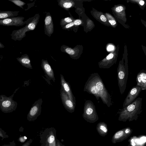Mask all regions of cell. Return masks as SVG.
Segmentation results:
<instances>
[{
    "mask_svg": "<svg viewBox=\"0 0 146 146\" xmlns=\"http://www.w3.org/2000/svg\"><path fill=\"white\" fill-rule=\"evenodd\" d=\"M141 90V88L137 86L132 88L129 90L123 103V108L131 104L137 98Z\"/></svg>",
    "mask_w": 146,
    "mask_h": 146,
    "instance_id": "9",
    "label": "cell"
},
{
    "mask_svg": "<svg viewBox=\"0 0 146 146\" xmlns=\"http://www.w3.org/2000/svg\"><path fill=\"white\" fill-rule=\"evenodd\" d=\"M131 143H132V145L133 146H135V143L134 142V141L133 139H132V140H131Z\"/></svg>",
    "mask_w": 146,
    "mask_h": 146,
    "instance_id": "37",
    "label": "cell"
},
{
    "mask_svg": "<svg viewBox=\"0 0 146 146\" xmlns=\"http://www.w3.org/2000/svg\"><path fill=\"white\" fill-rule=\"evenodd\" d=\"M123 10V7L121 6H119L116 8L115 11L117 12H120Z\"/></svg>",
    "mask_w": 146,
    "mask_h": 146,
    "instance_id": "29",
    "label": "cell"
},
{
    "mask_svg": "<svg viewBox=\"0 0 146 146\" xmlns=\"http://www.w3.org/2000/svg\"><path fill=\"white\" fill-rule=\"evenodd\" d=\"M113 56L114 55L113 54L110 53L106 57V60H110L113 58Z\"/></svg>",
    "mask_w": 146,
    "mask_h": 146,
    "instance_id": "28",
    "label": "cell"
},
{
    "mask_svg": "<svg viewBox=\"0 0 146 146\" xmlns=\"http://www.w3.org/2000/svg\"><path fill=\"white\" fill-rule=\"evenodd\" d=\"M136 82V86L140 87L142 90H146V71L145 70H141L137 74Z\"/></svg>",
    "mask_w": 146,
    "mask_h": 146,
    "instance_id": "16",
    "label": "cell"
},
{
    "mask_svg": "<svg viewBox=\"0 0 146 146\" xmlns=\"http://www.w3.org/2000/svg\"><path fill=\"white\" fill-rule=\"evenodd\" d=\"M23 17H15L0 19V25L4 26H20L26 24V21H23Z\"/></svg>",
    "mask_w": 146,
    "mask_h": 146,
    "instance_id": "8",
    "label": "cell"
},
{
    "mask_svg": "<svg viewBox=\"0 0 146 146\" xmlns=\"http://www.w3.org/2000/svg\"><path fill=\"white\" fill-rule=\"evenodd\" d=\"M56 131L54 127L47 128L39 134L41 146H57Z\"/></svg>",
    "mask_w": 146,
    "mask_h": 146,
    "instance_id": "3",
    "label": "cell"
},
{
    "mask_svg": "<svg viewBox=\"0 0 146 146\" xmlns=\"http://www.w3.org/2000/svg\"><path fill=\"white\" fill-rule=\"evenodd\" d=\"M58 5L64 9L68 11L74 6L75 3L72 0H61L58 1Z\"/></svg>",
    "mask_w": 146,
    "mask_h": 146,
    "instance_id": "18",
    "label": "cell"
},
{
    "mask_svg": "<svg viewBox=\"0 0 146 146\" xmlns=\"http://www.w3.org/2000/svg\"><path fill=\"white\" fill-rule=\"evenodd\" d=\"M75 19L73 17L71 16L62 19L60 21V25L62 27L73 21Z\"/></svg>",
    "mask_w": 146,
    "mask_h": 146,
    "instance_id": "20",
    "label": "cell"
},
{
    "mask_svg": "<svg viewBox=\"0 0 146 146\" xmlns=\"http://www.w3.org/2000/svg\"><path fill=\"white\" fill-rule=\"evenodd\" d=\"M15 142L14 140L9 142V143L8 144H4L2 146H12L13 143Z\"/></svg>",
    "mask_w": 146,
    "mask_h": 146,
    "instance_id": "34",
    "label": "cell"
},
{
    "mask_svg": "<svg viewBox=\"0 0 146 146\" xmlns=\"http://www.w3.org/2000/svg\"><path fill=\"white\" fill-rule=\"evenodd\" d=\"M33 140L30 139L29 140L23 144L21 146H30L31 144L33 142Z\"/></svg>",
    "mask_w": 146,
    "mask_h": 146,
    "instance_id": "27",
    "label": "cell"
},
{
    "mask_svg": "<svg viewBox=\"0 0 146 146\" xmlns=\"http://www.w3.org/2000/svg\"><path fill=\"white\" fill-rule=\"evenodd\" d=\"M118 84L120 94L122 95L126 87L128 71L127 66L119 65L117 69Z\"/></svg>",
    "mask_w": 146,
    "mask_h": 146,
    "instance_id": "6",
    "label": "cell"
},
{
    "mask_svg": "<svg viewBox=\"0 0 146 146\" xmlns=\"http://www.w3.org/2000/svg\"><path fill=\"white\" fill-rule=\"evenodd\" d=\"M16 59L22 66L31 69H33L30 59L27 54L22 55L21 57L17 58Z\"/></svg>",
    "mask_w": 146,
    "mask_h": 146,
    "instance_id": "17",
    "label": "cell"
},
{
    "mask_svg": "<svg viewBox=\"0 0 146 146\" xmlns=\"http://www.w3.org/2000/svg\"><path fill=\"white\" fill-rule=\"evenodd\" d=\"M1 11V10H0V11Z\"/></svg>",
    "mask_w": 146,
    "mask_h": 146,
    "instance_id": "42",
    "label": "cell"
},
{
    "mask_svg": "<svg viewBox=\"0 0 146 146\" xmlns=\"http://www.w3.org/2000/svg\"><path fill=\"white\" fill-rule=\"evenodd\" d=\"M109 21L111 24L112 25H115L116 23L115 21L113 19H110Z\"/></svg>",
    "mask_w": 146,
    "mask_h": 146,
    "instance_id": "33",
    "label": "cell"
},
{
    "mask_svg": "<svg viewBox=\"0 0 146 146\" xmlns=\"http://www.w3.org/2000/svg\"><path fill=\"white\" fill-rule=\"evenodd\" d=\"M60 50L61 51L68 54L73 59H77L79 58V50L76 46L74 48H72L63 45L61 46Z\"/></svg>",
    "mask_w": 146,
    "mask_h": 146,
    "instance_id": "15",
    "label": "cell"
},
{
    "mask_svg": "<svg viewBox=\"0 0 146 146\" xmlns=\"http://www.w3.org/2000/svg\"><path fill=\"white\" fill-rule=\"evenodd\" d=\"M27 137L25 136H21L18 139V141L21 143H23L27 140Z\"/></svg>",
    "mask_w": 146,
    "mask_h": 146,
    "instance_id": "26",
    "label": "cell"
},
{
    "mask_svg": "<svg viewBox=\"0 0 146 146\" xmlns=\"http://www.w3.org/2000/svg\"><path fill=\"white\" fill-rule=\"evenodd\" d=\"M19 89L15 90L13 93L9 97L4 95H0V109L4 113H7L15 111L17 107V103L13 99L15 94Z\"/></svg>",
    "mask_w": 146,
    "mask_h": 146,
    "instance_id": "5",
    "label": "cell"
},
{
    "mask_svg": "<svg viewBox=\"0 0 146 146\" xmlns=\"http://www.w3.org/2000/svg\"><path fill=\"white\" fill-rule=\"evenodd\" d=\"M3 58V56L1 55L0 56V61Z\"/></svg>",
    "mask_w": 146,
    "mask_h": 146,
    "instance_id": "38",
    "label": "cell"
},
{
    "mask_svg": "<svg viewBox=\"0 0 146 146\" xmlns=\"http://www.w3.org/2000/svg\"><path fill=\"white\" fill-rule=\"evenodd\" d=\"M42 102V98L39 99L34 102L27 115L28 120L29 121H34L40 115Z\"/></svg>",
    "mask_w": 146,
    "mask_h": 146,
    "instance_id": "7",
    "label": "cell"
},
{
    "mask_svg": "<svg viewBox=\"0 0 146 146\" xmlns=\"http://www.w3.org/2000/svg\"><path fill=\"white\" fill-rule=\"evenodd\" d=\"M60 77L61 88L68 95L70 100L76 106L75 98L73 94L70 84L65 80L64 77L62 74L60 75Z\"/></svg>",
    "mask_w": 146,
    "mask_h": 146,
    "instance_id": "12",
    "label": "cell"
},
{
    "mask_svg": "<svg viewBox=\"0 0 146 146\" xmlns=\"http://www.w3.org/2000/svg\"><path fill=\"white\" fill-rule=\"evenodd\" d=\"M60 96L62 103L66 110L70 113L74 112L75 106L62 88L60 90Z\"/></svg>",
    "mask_w": 146,
    "mask_h": 146,
    "instance_id": "11",
    "label": "cell"
},
{
    "mask_svg": "<svg viewBox=\"0 0 146 146\" xmlns=\"http://www.w3.org/2000/svg\"><path fill=\"white\" fill-rule=\"evenodd\" d=\"M100 18L101 20L103 22H105L107 20V19L105 16L104 15H102L100 16Z\"/></svg>",
    "mask_w": 146,
    "mask_h": 146,
    "instance_id": "32",
    "label": "cell"
},
{
    "mask_svg": "<svg viewBox=\"0 0 146 146\" xmlns=\"http://www.w3.org/2000/svg\"><path fill=\"white\" fill-rule=\"evenodd\" d=\"M0 137H1V140L9 137V136L6 134V133L1 128H0Z\"/></svg>",
    "mask_w": 146,
    "mask_h": 146,
    "instance_id": "22",
    "label": "cell"
},
{
    "mask_svg": "<svg viewBox=\"0 0 146 146\" xmlns=\"http://www.w3.org/2000/svg\"><path fill=\"white\" fill-rule=\"evenodd\" d=\"M100 129L102 130L103 131L105 132H107V129L106 128L104 125H101L100 126Z\"/></svg>",
    "mask_w": 146,
    "mask_h": 146,
    "instance_id": "31",
    "label": "cell"
},
{
    "mask_svg": "<svg viewBox=\"0 0 146 146\" xmlns=\"http://www.w3.org/2000/svg\"><path fill=\"white\" fill-rule=\"evenodd\" d=\"M84 91L94 96L97 100L100 98L108 107L112 105L111 96L99 74H90L84 85Z\"/></svg>",
    "mask_w": 146,
    "mask_h": 146,
    "instance_id": "1",
    "label": "cell"
},
{
    "mask_svg": "<svg viewBox=\"0 0 146 146\" xmlns=\"http://www.w3.org/2000/svg\"><path fill=\"white\" fill-rule=\"evenodd\" d=\"M142 98L139 97L131 104L122 109H119L121 117H133L139 114L142 111Z\"/></svg>",
    "mask_w": 146,
    "mask_h": 146,
    "instance_id": "4",
    "label": "cell"
},
{
    "mask_svg": "<svg viewBox=\"0 0 146 146\" xmlns=\"http://www.w3.org/2000/svg\"><path fill=\"white\" fill-rule=\"evenodd\" d=\"M123 134V131L121 130L120 131L115 133L114 137L116 139H118L122 136Z\"/></svg>",
    "mask_w": 146,
    "mask_h": 146,
    "instance_id": "24",
    "label": "cell"
},
{
    "mask_svg": "<svg viewBox=\"0 0 146 146\" xmlns=\"http://www.w3.org/2000/svg\"><path fill=\"white\" fill-rule=\"evenodd\" d=\"M16 146V144H15V142H14V143H13V144L12 145V146Z\"/></svg>",
    "mask_w": 146,
    "mask_h": 146,
    "instance_id": "39",
    "label": "cell"
},
{
    "mask_svg": "<svg viewBox=\"0 0 146 146\" xmlns=\"http://www.w3.org/2000/svg\"><path fill=\"white\" fill-rule=\"evenodd\" d=\"M8 1L12 2L15 5L23 9V6L26 4L25 3L20 0H8Z\"/></svg>",
    "mask_w": 146,
    "mask_h": 146,
    "instance_id": "21",
    "label": "cell"
},
{
    "mask_svg": "<svg viewBox=\"0 0 146 146\" xmlns=\"http://www.w3.org/2000/svg\"><path fill=\"white\" fill-rule=\"evenodd\" d=\"M125 132L126 133H127L129 132V131L128 130H127L125 131Z\"/></svg>",
    "mask_w": 146,
    "mask_h": 146,
    "instance_id": "41",
    "label": "cell"
},
{
    "mask_svg": "<svg viewBox=\"0 0 146 146\" xmlns=\"http://www.w3.org/2000/svg\"><path fill=\"white\" fill-rule=\"evenodd\" d=\"M96 107L93 102L90 100L86 101L84 108L83 117L88 119L92 115H96Z\"/></svg>",
    "mask_w": 146,
    "mask_h": 146,
    "instance_id": "10",
    "label": "cell"
},
{
    "mask_svg": "<svg viewBox=\"0 0 146 146\" xmlns=\"http://www.w3.org/2000/svg\"><path fill=\"white\" fill-rule=\"evenodd\" d=\"M41 66L46 78L49 80H52L55 82V79L54 71L47 60L42 59Z\"/></svg>",
    "mask_w": 146,
    "mask_h": 146,
    "instance_id": "13",
    "label": "cell"
},
{
    "mask_svg": "<svg viewBox=\"0 0 146 146\" xmlns=\"http://www.w3.org/2000/svg\"><path fill=\"white\" fill-rule=\"evenodd\" d=\"M60 145L61 146H65L63 144L61 143L60 142Z\"/></svg>",
    "mask_w": 146,
    "mask_h": 146,
    "instance_id": "40",
    "label": "cell"
},
{
    "mask_svg": "<svg viewBox=\"0 0 146 146\" xmlns=\"http://www.w3.org/2000/svg\"><path fill=\"white\" fill-rule=\"evenodd\" d=\"M139 4L141 5H143L144 4V1H140Z\"/></svg>",
    "mask_w": 146,
    "mask_h": 146,
    "instance_id": "36",
    "label": "cell"
},
{
    "mask_svg": "<svg viewBox=\"0 0 146 146\" xmlns=\"http://www.w3.org/2000/svg\"><path fill=\"white\" fill-rule=\"evenodd\" d=\"M74 26H77L80 25L82 23V21L79 19H75L73 21Z\"/></svg>",
    "mask_w": 146,
    "mask_h": 146,
    "instance_id": "25",
    "label": "cell"
},
{
    "mask_svg": "<svg viewBox=\"0 0 146 146\" xmlns=\"http://www.w3.org/2000/svg\"><path fill=\"white\" fill-rule=\"evenodd\" d=\"M5 47L4 45L0 42V48H3Z\"/></svg>",
    "mask_w": 146,
    "mask_h": 146,
    "instance_id": "35",
    "label": "cell"
},
{
    "mask_svg": "<svg viewBox=\"0 0 146 146\" xmlns=\"http://www.w3.org/2000/svg\"><path fill=\"white\" fill-rule=\"evenodd\" d=\"M44 27L45 34L50 36L54 32V25L52 17L49 13L45 17Z\"/></svg>",
    "mask_w": 146,
    "mask_h": 146,
    "instance_id": "14",
    "label": "cell"
},
{
    "mask_svg": "<svg viewBox=\"0 0 146 146\" xmlns=\"http://www.w3.org/2000/svg\"><path fill=\"white\" fill-rule=\"evenodd\" d=\"M74 26V24L73 22L70 23H68L64 26L62 27V29L64 30H68L71 28H72Z\"/></svg>",
    "mask_w": 146,
    "mask_h": 146,
    "instance_id": "23",
    "label": "cell"
},
{
    "mask_svg": "<svg viewBox=\"0 0 146 146\" xmlns=\"http://www.w3.org/2000/svg\"><path fill=\"white\" fill-rule=\"evenodd\" d=\"M39 17V14L36 15L34 17L26 21V25L25 27L13 30L10 35L11 39L15 41L21 40L26 36V32L35 29L38 21Z\"/></svg>",
    "mask_w": 146,
    "mask_h": 146,
    "instance_id": "2",
    "label": "cell"
},
{
    "mask_svg": "<svg viewBox=\"0 0 146 146\" xmlns=\"http://www.w3.org/2000/svg\"><path fill=\"white\" fill-rule=\"evenodd\" d=\"M114 48V47L113 46L111 45H109L107 47V50L108 51H111L113 50Z\"/></svg>",
    "mask_w": 146,
    "mask_h": 146,
    "instance_id": "30",
    "label": "cell"
},
{
    "mask_svg": "<svg viewBox=\"0 0 146 146\" xmlns=\"http://www.w3.org/2000/svg\"><path fill=\"white\" fill-rule=\"evenodd\" d=\"M19 11H1L0 12V19L15 17L19 15Z\"/></svg>",
    "mask_w": 146,
    "mask_h": 146,
    "instance_id": "19",
    "label": "cell"
}]
</instances>
